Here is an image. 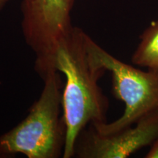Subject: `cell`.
<instances>
[{
    "label": "cell",
    "mask_w": 158,
    "mask_h": 158,
    "mask_svg": "<svg viewBox=\"0 0 158 158\" xmlns=\"http://www.w3.org/2000/svg\"><path fill=\"white\" fill-rule=\"evenodd\" d=\"M88 50L112 76V93L124 102L122 115L110 123L92 124L102 135L116 133L135 124L143 116L158 110V69L143 71L112 56L89 36Z\"/></svg>",
    "instance_id": "cell-3"
},
{
    "label": "cell",
    "mask_w": 158,
    "mask_h": 158,
    "mask_svg": "<svg viewBox=\"0 0 158 158\" xmlns=\"http://www.w3.org/2000/svg\"><path fill=\"white\" fill-rule=\"evenodd\" d=\"M87 37L83 29L74 27L55 54V70L66 79L62 98L67 128L63 158L73 157L77 137L89 124L108 122L109 102L98 84L108 71L88 50Z\"/></svg>",
    "instance_id": "cell-1"
},
{
    "label": "cell",
    "mask_w": 158,
    "mask_h": 158,
    "mask_svg": "<svg viewBox=\"0 0 158 158\" xmlns=\"http://www.w3.org/2000/svg\"><path fill=\"white\" fill-rule=\"evenodd\" d=\"M157 138L158 110L133 125L107 135L99 133L89 124L77 137L73 157L126 158L151 146Z\"/></svg>",
    "instance_id": "cell-5"
},
{
    "label": "cell",
    "mask_w": 158,
    "mask_h": 158,
    "mask_svg": "<svg viewBox=\"0 0 158 158\" xmlns=\"http://www.w3.org/2000/svg\"><path fill=\"white\" fill-rule=\"evenodd\" d=\"M76 0H22L21 29L27 44L35 54V70L41 78L55 70L59 43L74 26L71 11Z\"/></svg>",
    "instance_id": "cell-4"
},
{
    "label": "cell",
    "mask_w": 158,
    "mask_h": 158,
    "mask_svg": "<svg viewBox=\"0 0 158 158\" xmlns=\"http://www.w3.org/2000/svg\"><path fill=\"white\" fill-rule=\"evenodd\" d=\"M9 0H0V11L2 10Z\"/></svg>",
    "instance_id": "cell-8"
},
{
    "label": "cell",
    "mask_w": 158,
    "mask_h": 158,
    "mask_svg": "<svg viewBox=\"0 0 158 158\" xmlns=\"http://www.w3.org/2000/svg\"><path fill=\"white\" fill-rule=\"evenodd\" d=\"M147 158H158V138L150 146V149L146 155Z\"/></svg>",
    "instance_id": "cell-7"
},
{
    "label": "cell",
    "mask_w": 158,
    "mask_h": 158,
    "mask_svg": "<svg viewBox=\"0 0 158 158\" xmlns=\"http://www.w3.org/2000/svg\"><path fill=\"white\" fill-rule=\"evenodd\" d=\"M139 38L132 62L141 68L158 69V20L152 21Z\"/></svg>",
    "instance_id": "cell-6"
},
{
    "label": "cell",
    "mask_w": 158,
    "mask_h": 158,
    "mask_svg": "<svg viewBox=\"0 0 158 158\" xmlns=\"http://www.w3.org/2000/svg\"><path fill=\"white\" fill-rule=\"evenodd\" d=\"M40 96L28 115L0 135V158L21 154L28 158H58L63 155L67 128L62 111L60 72L50 70L42 78Z\"/></svg>",
    "instance_id": "cell-2"
}]
</instances>
